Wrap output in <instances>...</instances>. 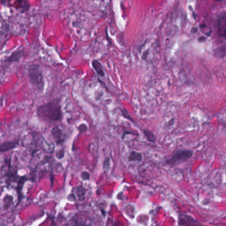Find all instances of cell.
Segmentation results:
<instances>
[{
    "mask_svg": "<svg viewBox=\"0 0 226 226\" xmlns=\"http://www.w3.org/2000/svg\"><path fill=\"white\" fill-rule=\"evenodd\" d=\"M205 40H206V37H201L199 39H198V41H200V42H202V41H204Z\"/></svg>",
    "mask_w": 226,
    "mask_h": 226,
    "instance_id": "17",
    "label": "cell"
},
{
    "mask_svg": "<svg viewBox=\"0 0 226 226\" xmlns=\"http://www.w3.org/2000/svg\"><path fill=\"white\" fill-rule=\"evenodd\" d=\"M179 224L180 226H206L186 213L179 215Z\"/></svg>",
    "mask_w": 226,
    "mask_h": 226,
    "instance_id": "4",
    "label": "cell"
},
{
    "mask_svg": "<svg viewBox=\"0 0 226 226\" xmlns=\"http://www.w3.org/2000/svg\"><path fill=\"white\" fill-rule=\"evenodd\" d=\"M24 55L23 50H18L13 53L11 56H9L7 59V61L9 63H13V62L19 61Z\"/></svg>",
    "mask_w": 226,
    "mask_h": 226,
    "instance_id": "10",
    "label": "cell"
},
{
    "mask_svg": "<svg viewBox=\"0 0 226 226\" xmlns=\"http://www.w3.org/2000/svg\"><path fill=\"white\" fill-rule=\"evenodd\" d=\"M6 3H9V6L13 7L16 9L20 10L21 13H25L28 11L30 8V3L27 1H15V2H8Z\"/></svg>",
    "mask_w": 226,
    "mask_h": 226,
    "instance_id": "6",
    "label": "cell"
},
{
    "mask_svg": "<svg viewBox=\"0 0 226 226\" xmlns=\"http://www.w3.org/2000/svg\"><path fill=\"white\" fill-rule=\"evenodd\" d=\"M193 151L188 149L177 150L173 153L170 159L166 160V163L169 165H175L181 162H184L188 160L193 155Z\"/></svg>",
    "mask_w": 226,
    "mask_h": 226,
    "instance_id": "3",
    "label": "cell"
},
{
    "mask_svg": "<svg viewBox=\"0 0 226 226\" xmlns=\"http://www.w3.org/2000/svg\"><path fill=\"white\" fill-rule=\"evenodd\" d=\"M52 134L58 145L63 143L65 139V135L62 131L59 128H58V127L54 128L52 130Z\"/></svg>",
    "mask_w": 226,
    "mask_h": 226,
    "instance_id": "7",
    "label": "cell"
},
{
    "mask_svg": "<svg viewBox=\"0 0 226 226\" xmlns=\"http://www.w3.org/2000/svg\"><path fill=\"white\" fill-rule=\"evenodd\" d=\"M214 54L215 56L223 58L226 55V45L218 47L214 51Z\"/></svg>",
    "mask_w": 226,
    "mask_h": 226,
    "instance_id": "13",
    "label": "cell"
},
{
    "mask_svg": "<svg viewBox=\"0 0 226 226\" xmlns=\"http://www.w3.org/2000/svg\"><path fill=\"white\" fill-rule=\"evenodd\" d=\"M142 159H143V157H142V154L140 153L135 151V150L131 151L130 153L129 154L128 157V160L130 162H132V161L140 162V161H142Z\"/></svg>",
    "mask_w": 226,
    "mask_h": 226,
    "instance_id": "11",
    "label": "cell"
},
{
    "mask_svg": "<svg viewBox=\"0 0 226 226\" xmlns=\"http://www.w3.org/2000/svg\"><path fill=\"white\" fill-rule=\"evenodd\" d=\"M143 133L144 134L145 137H146V139L148 140V141L152 142V143H155L156 141V138L155 135L153 134V133L152 131H149L148 129H143Z\"/></svg>",
    "mask_w": 226,
    "mask_h": 226,
    "instance_id": "12",
    "label": "cell"
},
{
    "mask_svg": "<svg viewBox=\"0 0 226 226\" xmlns=\"http://www.w3.org/2000/svg\"><path fill=\"white\" fill-rule=\"evenodd\" d=\"M121 111V114H122V117H123V118H124L125 119H128V120L131 121L132 123H135L134 121L133 120V119L131 118L130 115L129 114L128 111L127 110H126V109L125 108L122 109Z\"/></svg>",
    "mask_w": 226,
    "mask_h": 226,
    "instance_id": "14",
    "label": "cell"
},
{
    "mask_svg": "<svg viewBox=\"0 0 226 226\" xmlns=\"http://www.w3.org/2000/svg\"><path fill=\"white\" fill-rule=\"evenodd\" d=\"M217 31L221 38H226V13L218 19Z\"/></svg>",
    "mask_w": 226,
    "mask_h": 226,
    "instance_id": "5",
    "label": "cell"
},
{
    "mask_svg": "<svg viewBox=\"0 0 226 226\" xmlns=\"http://www.w3.org/2000/svg\"><path fill=\"white\" fill-rule=\"evenodd\" d=\"M28 77L30 83L38 90L42 91L44 86V77L40 67L37 64H30L28 67Z\"/></svg>",
    "mask_w": 226,
    "mask_h": 226,
    "instance_id": "2",
    "label": "cell"
},
{
    "mask_svg": "<svg viewBox=\"0 0 226 226\" xmlns=\"http://www.w3.org/2000/svg\"><path fill=\"white\" fill-rule=\"evenodd\" d=\"M78 129H79V130H80V131L81 133H84V132H85V131H87V127L86 126V125H85V124H84L83 128H82V125H81H81H80V126H79Z\"/></svg>",
    "mask_w": 226,
    "mask_h": 226,
    "instance_id": "16",
    "label": "cell"
},
{
    "mask_svg": "<svg viewBox=\"0 0 226 226\" xmlns=\"http://www.w3.org/2000/svg\"><path fill=\"white\" fill-rule=\"evenodd\" d=\"M92 67L93 68L95 71L101 77H104L105 76V71L101 63L97 60H93L92 61Z\"/></svg>",
    "mask_w": 226,
    "mask_h": 226,
    "instance_id": "9",
    "label": "cell"
},
{
    "mask_svg": "<svg viewBox=\"0 0 226 226\" xmlns=\"http://www.w3.org/2000/svg\"><path fill=\"white\" fill-rule=\"evenodd\" d=\"M89 177H90L89 174L87 172H83L81 173V178L83 180H89Z\"/></svg>",
    "mask_w": 226,
    "mask_h": 226,
    "instance_id": "15",
    "label": "cell"
},
{
    "mask_svg": "<svg viewBox=\"0 0 226 226\" xmlns=\"http://www.w3.org/2000/svg\"><path fill=\"white\" fill-rule=\"evenodd\" d=\"M191 32L192 33H196L197 32V28H196V27H194V28L192 29Z\"/></svg>",
    "mask_w": 226,
    "mask_h": 226,
    "instance_id": "18",
    "label": "cell"
},
{
    "mask_svg": "<svg viewBox=\"0 0 226 226\" xmlns=\"http://www.w3.org/2000/svg\"><path fill=\"white\" fill-rule=\"evenodd\" d=\"M206 27V25H205V24H204V23H202V24H200V28H202V29H204Z\"/></svg>",
    "mask_w": 226,
    "mask_h": 226,
    "instance_id": "19",
    "label": "cell"
},
{
    "mask_svg": "<svg viewBox=\"0 0 226 226\" xmlns=\"http://www.w3.org/2000/svg\"><path fill=\"white\" fill-rule=\"evenodd\" d=\"M37 115L40 119L46 121H57L62 118L61 105L59 99L54 100L40 105L37 109Z\"/></svg>",
    "mask_w": 226,
    "mask_h": 226,
    "instance_id": "1",
    "label": "cell"
},
{
    "mask_svg": "<svg viewBox=\"0 0 226 226\" xmlns=\"http://www.w3.org/2000/svg\"><path fill=\"white\" fill-rule=\"evenodd\" d=\"M19 145L18 141H7L0 144V153H4L15 149Z\"/></svg>",
    "mask_w": 226,
    "mask_h": 226,
    "instance_id": "8",
    "label": "cell"
}]
</instances>
